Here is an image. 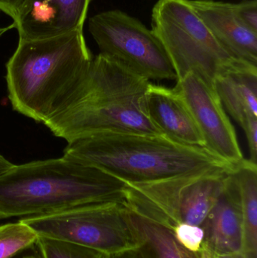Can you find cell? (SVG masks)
Returning <instances> with one entry per match:
<instances>
[{
  "mask_svg": "<svg viewBox=\"0 0 257 258\" xmlns=\"http://www.w3.org/2000/svg\"><path fill=\"white\" fill-rule=\"evenodd\" d=\"M93 57L82 30L48 39H19L6 64L9 98L14 110L43 124L66 111Z\"/></svg>",
  "mask_w": 257,
  "mask_h": 258,
  "instance_id": "6da1fadb",
  "label": "cell"
},
{
  "mask_svg": "<svg viewBox=\"0 0 257 258\" xmlns=\"http://www.w3.org/2000/svg\"><path fill=\"white\" fill-rule=\"evenodd\" d=\"M150 81L100 53L70 107L45 123L67 142L104 134L162 135L146 108Z\"/></svg>",
  "mask_w": 257,
  "mask_h": 258,
  "instance_id": "7a4b0ae2",
  "label": "cell"
},
{
  "mask_svg": "<svg viewBox=\"0 0 257 258\" xmlns=\"http://www.w3.org/2000/svg\"><path fill=\"white\" fill-rule=\"evenodd\" d=\"M126 188L114 176L66 156L15 165L0 176V220L123 202Z\"/></svg>",
  "mask_w": 257,
  "mask_h": 258,
  "instance_id": "3957f363",
  "label": "cell"
},
{
  "mask_svg": "<svg viewBox=\"0 0 257 258\" xmlns=\"http://www.w3.org/2000/svg\"><path fill=\"white\" fill-rule=\"evenodd\" d=\"M63 156L84 162L125 183H145L232 165L207 149L164 135L104 134L68 142Z\"/></svg>",
  "mask_w": 257,
  "mask_h": 258,
  "instance_id": "277c9868",
  "label": "cell"
},
{
  "mask_svg": "<svg viewBox=\"0 0 257 258\" xmlns=\"http://www.w3.org/2000/svg\"><path fill=\"white\" fill-rule=\"evenodd\" d=\"M151 30L165 49L177 80L194 73L214 87V81L222 74L253 66L236 60L225 50L190 0H158L152 9Z\"/></svg>",
  "mask_w": 257,
  "mask_h": 258,
  "instance_id": "5b68a950",
  "label": "cell"
},
{
  "mask_svg": "<svg viewBox=\"0 0 257 258\" xmlns=\"http://www.w3.org/2000/svg\"><path fill=\"white\" fill-rule=\"evenodd\" d=\"M232 168L126 183L123 202L133 212L172 230L181 224L201 226L220 199Z\"/></svg>",
  "mask_w": 257,
  "mask_h": 258,
  "instance_id": "8992f818",
  "label": "cell"
},
{
  "mask_svg": "<svg viewBox=\"0 0 257 258\" xmlns=\"http://www.w3.org/2000/svg\"><path fill=\"white\" fill-rule=\"evenodd\" d=\"M20 221L39 237L111 254L138 248L140 241L124 202L92 203Z\"/></svg>",
  "mask_w": 257,
  "mask_h": 258,
  "instance_id": "52a82bcc",
  "label": "cell"
},
{
  "mask_svg": "<svg viewBox=\"0 0 257 258\" xmlns=\"http://www.w3.org/2000/svg\"><path fill=\"white\" fill-rule=\"evenodd\" d=\"M89 31L101 54L149 80H177L173 64L155 33L120 10L89 20Z\"/></svg>",
  "mask_w": 257,
  "mask_h": 258,
  "instance_id": "ba28073f",
  "label": "cell"
},
{
  "mask_svg": "<svg viewBox=\"0 0 257 258\" xmlns=\"http://www.w3.org/2000/svg\"><path fill=\"white\" fill-rule=\"evenodd\" d=\"M176 81L174 89L190 110L205 148L232 166L242 162L244 158L235 128L214 87L194 73Z\"/></svg>",
  "mask_w": 257,
  "mask_h": 258,
  "instance_id": "9c48e42d",
  "label": "cell"
},
{
  "mask_svg": "<svg viewBox=\"0 0 257 258\" xmlns=\"http://www.w3.org/2000/svg\"><path fill=\"white\" fill-rule=\"evenodd\" d=\"M92 0H25L14 21L21 40H38L83 30Z\"/></svg>",
  "mask_w": 257,
  "mask_h": 258,
  "instance_id": "30bf717a",
  "label": "cell"
},
{
  "mask_svg": "<svg viewBox=\"0 0 257 258\" xmlns=\"http://www.w3.org/2000/svg\"><path fill=\"white\" fill-rule=\"evenodd\" d=\"M190 2L198 16L232 57L257 67V33L241 24L232 3L214 0Z\"/></svg>",
  "mask_w": 257,
  "mask_h": 258,
  "instance_id": "8fae6325",
  "label": "cell"
},
{
  "mask_svg": "<svg viewBox=\"0 0 257 258\" xmlns=\"http://www.w3.org/2000/svg\"><path fill=\"white\" fill-rule=\"evenodd\" d=\"M232 169L228 173L220 199L201 225L205 232L202 248L213 254L242 252V217Z\"/></svg>",
  "mask_w": 257,
  "mask_h": 258,
  "instance_id": "7c38bea8",
  "label": "cell"
},
{
  "mask_svg": "<svg viewBox=\"0 0 257 258\" xmlns=\"http://www.w3.org/2000/svg\"><path fill=\"white\" fill-rule=\"evenodd\" d=\"M146 103L151 121L162 135L180 144L205 148L190 110L174 88L169 89L150 82Z\"/></svg>",
  "mask_w": 257,
  "mask_h": 258,
  "instance_id": "4fadbf2b",
  "label": "cell"
},
{
  "mask_svg": "<svg viewBox=\"0 0 257 258\" xmlns=\"http://www.w3.org/2000/svg\"><path fill=\"white\" fill-rule=\"evenodd\" d=\"M214 86L226 113L240 126L257 118V67L225 73L216 79Z\"/></svg>",
  "mask_w": 257,
  "mask_h": 258,
  "instance_id": "5bb4252c",
  "label": "cell"
},
{
  "mask_svg": "<svg viewBox=\"0 0 257 258\" xmlns=\"http://www.w3.org/2000/svg\"><path fill=\"white\" fill-rule=\"evenodd\" d=\"M128 209L140 241L137 248L143 258H202V251H189L178 242L172 230Z\"/></svg>",
  "mask_w": 257,
  "mask_h": 258,
  "instance_id": "9a60e30c",
  "label": "cell"
},
{
  "mask_svg": "<svg viewBox=\"0 0 257 258\" xmlns=\"http://www.w3.org/2000/svg\"><path fill=\"white\" fill-rule=\"evenodd\" d=\"M231 172L239 195L244 233L242 253L247 258H257V164L244 159Z\"/></svg>",
  "mask_w": 257,
  "mask_h": 258,
  "instance_id": "2e32d148",
  "label": "cell"
},
{
  "mask_svg": "<svg viewBox=\"0 0 257 258\" xmlns=\"http://www.w3.org/2000/svg\"><path fill=\"white\" fill-rule=\"evenodd\" d=\"M36 233L21 221L0 225V258H12L33 246L37 240Z\"/></svg>",
  "mask_w": 257,
  "mask_h": 258,
  "instance_id": "e0dca14e",
  "label": "cell"
},
{
  "mask_svg": "<svg viewBox=\"0 0 257 258\" xmlns=\"http://www.w3.org/2000/svg\"><path fill=\"white\" fill-rule=\"evenodd\" d=\"M35 245L39 258H103L104 255L88 247L50 238L39 236Z\"/></svg>",
  "mask_w": 257,
  "mask_h": 258,
  "instance_id": "ac0fdd59",
  "label": "cell"
},
{
  "mask_svg": "<svg viewBox=\"0 0 257 258\" xmlns=\"http://www.w3.org/2000/svg\"><path fill=\"white\" fill-rule=\"evenodd\" d=\"M172 231L178 242L189 251L201 252L205 238V232L202 226L181 224Z\"/></svg>",
  "mask_w": 257,
  "mask_h": 258,
  "instance_id": "d6986e66",
  "label": "cell"
},
{
  "mask_svg": "<svg viewBox=\"0 0 257 258\" xmlns=\"http://www.w3.org/2000/svg\"><path fill=\"white\" fill-rule=\"evenodd\" d=\"M238 19L247 29L257 33V0H244L232 4Z\"/></svg>",
  "mask_w": 257,
  "mask_h": 258,
  "instance_id": "ffe728a7",
  "label": "cell"
},
{
  "mask_svg": "<svg viewBox=\"0 0 257 258\" xmlns=\"http://www.w3.org/2000/svg\"><path fill=\"white\" fill-rule=\"evenodd\" d=\"M244 130L248 144L250 159L253 163L257 164V118H251L241 126Z\"/></svg>",
  "mask_w": 257,
  "mask_h": 258,
  "instance_id": "44dd1931",
  "label": "cell"
},
{
  "mask_svg": "<svg viewBox=\"0 0 257 258\" xmlns=\"http://www.w3.org/2000/svg\"><path fill=\"white\" fill-rule=\"evenodd\" d=\"M24 2L25 0H0V10L9 15L15 21Z\"/></svg>",
  "mask_w": 257,
  "mask_h": 258,
  "instance_id": "7402d4cb",
  "label": "cell"
},
{
  "mask_svg": "<svg viewBox=\"0 0 257 258\" xmlns=\"http://www.w3.org/2000/svg\"><path fill=\"white\" fill-rule=\"evenodd\" d=\"M103 258H143L141 253L138 248H132V249L125 250L119 252L111 253V254H105L103 255Z\"/></svg>",
  "mask_w": 257,
  "mask_h": 258,
  "instance_id": "603a6c76",
  "label": "cell"
},
{
  "mask_svg": "<svg viewBox=\"0 0 257 258\" xmlns=\"http://www.w3.org/2000/svg\"><path fill=\"white\" fill-rule=\"evenodd\" d=\"M14 166H15L14 164H12L8 159L0 155V176L6 174L9 170L12 169Z\"/></svg>",
  "mask_w": 257,
  "mask_h": 258,
  "instance_id": "cb8c5ba5",
  "label": "cell"
},
{
  "mask_svg": "<svg viewBox=\"0 0 257 258\" xmlns=\"http://www.w3.org/2000/svg\"><path fill=\"white\" fill-rule=\"evenodd\" d=\"M210 252V251H209ZM213 258H247L242 252L233 253L228 254H213Z\"/></svg>",
  "mask_w": 257,
  "mask_h": 258,
  "instance_id": "d4e9b609",
  "label": "cell"
},
{
  "mask_svg": "<svg viewBox=\"0 0 257 258\" xmlns=\"http://www.w3.org/2000/svg\"><path fill=\"white\" fill-rule=\"evenodd\" d=\"M12 28H15V24H14V23L11 24L10 26H9V27H0V37H1L5 33H6V32L9 31V30Z\"/></svg>",
  "mask_w": 257,
  "mask_h": 258,
  "instance_id": "484cf974",
  "label": "cell"
},
{
  "mask_svg": "<svg viewBox=\"0 0 257 258\" xmlns=\"http://www.w3.org/2000/svg\"><path fill=\"white\" fill-rule=\"evenodd\" d=\"M202 258H213L212 254L207 250L202 248Z\"/></svg>",
  "mask_w": 257,
  "mask_h": 258,
  "instance_id": "4316f807",
  "label": "cell"
},
{
  "mask_svg": "<svg viewBox=\"0 0 257 258\" xmlns=\"http://www.w3.org/2000/svg\"><path fill=\"white\" fill-rule=\"evenodd\" d=\"M22 258H39V257H36V256H34V255H27V256H24V257H23Z\"/></svg>",
  "mask_w": 257,
  "mask_h": 258,
  "instance_id": "83f0119b",
  "label": "cell"
}]
</instances>
